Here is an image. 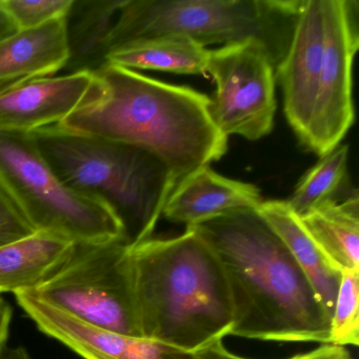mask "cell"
I'll return each instance as SVG.
<instances>
[{
	"mask_svg": "<svg viewBox=\"0 0 359 359\" xmlns=\"http://www.w3.org/2000/svg\"><path fill=\"white\" fill-rule=\"evenodd\" d=\"M31 134L46 161L69 188L111 210L129 247L151 238L175 189L161 159L138 147L60 126Z\"/></svg>",
	"mask_w": 359,
	"mask_h": 359,
	"instance_id": "cell-4",
	"label": "cell"
},
{
	"mask_svg": "<svg viewBox=\"0 0 359 359\" xmlns=\"http://www.w3.org/2000/svg\"><path fill=\"white\" fill-rule=\"evenodd\" d=\"M74 241L47 231L0 247V294L33 291L53 276L74 252Z\"/></svg>",
	"mask_w": 359,
	"mask_h": 359,
	"instance_id": "cell-16",
	"label": "cell"
},
{
	"mask_svg": "<svg viewBox=\"0 0 359 359\" xmlns=\"http://www.w3.org/2000/svg\"><path fill=\"white\" fill-rule=\"evenodd\" d=\"M325 49V0H302L291 43L275 70L287 123L302 144L312 118Z\"/></svg>",
	"mask_w": 359,
	"mask_h": 359,
	"instance_id": "cell-10",
	"label": "cell"
},
{
	"mask_svg": "<svg viewBox=\"0 0 359 359\" xmlns=\"http://www.w3.org/2000/svg\"><path fill=\"white\" fill-rule=\"evenodd\" d=\"M123 3L125 0H73L66 16V74L94 73L107 65V39Z\"/></svg>",
	"mask_w": 359,
	"mask_h": 359,
	"instance_id": "cell-17",
	"label": "cell"
},
{
	"mask_svg": "<svg viewBox=\"0 0 359 359\" xmlns=\"http://www.w3.org/2000/svg\"><path fill=\"white\" fill-rule=\"evenodd\" d=\"M194 353L197 359H247L229 352L222 339L214 340Z\"/></svg>",
	"mask_w": 359,
	"mask_h": 359,
	"instance_id": "cell-25",
	"label": "cell"
},
{
	"mask_svg": "<svg viewBox=\"0 0 359 359\" xmlns=\"http://www.w3.org/2000/svg\"><path fill=\"white\" fill-rule=\"evenodd\" d=\"M359 46L357 0H325V49L312 118L302 144L319 157L339 146L355 121L353 62Z\"/></svg>",
	"mask_w": 359,
	"mask_h": 359,
	"instance_id": "cell-9",
	"label": "cell"
},
{
	"mask_svg": "<svg viewBox=\"0 0 359 359\" xmlns=\"http://www.w3.org/2000/svg\"><path fill=\"white\" fill-rule=\"evenodd\" d=\"M262 201L254 184L224 177L207 165L175 187L163 215L170 222L190 226L236 210L257 209Z\"/></svg>",
	"mask_w": 359,
	"mask_h": 359,
	"instance_id": "cell-13",
	"label": "cell"
},
{
	"mask_svg": "<svg viewBox=\"0 0 359 359\" xmlns=\"http://www.w3.org/2000/svg\"><path fill=\"white\" fill-rule=\"evenodd\" d=\"M321 251L339 269L359 271L358 192L330 201L300 217Z\"/></svg>",
	"mask_w": 359,
	"mask_h": 359,
	"instance_id": "cell-18",
	"label": "cell"
},
{
	"mask_svg": "<svg viewBox=\"0 0 359 359\" xmlns=\"http://www.w3.org/2000/svg\"><path fill=\"white\" fill-rule=\"evenodd\" d=\"M18 32L11 18L0 8V41Z\"/></svg>",
	"mask_w": 359,
	"mask_h": 359,
	"instance_id": "cell-27",
	"label": "cell"
},
{
	"mask_svg": "<svg viewBox=\"0 0 359 359\" xmlns=\"http://www.w3.org/2000/svg\"><path fill=\"white\" fill-rule=\"evenodd\" d=\"M28 292L98 329L142 337L132 248L123 237L76 243L60 270Z\"/></svg>",
	"mask_w": 359,
	"mask_h": 359,
	"instance_id": "cell-7",
	"label": "cell"
},
{
	"mask_svg": "<svg viewBox=\"0 0 359 359\" xmlns=\"http://www.w3.org/2000/svg\"><path fill=\"white\" fill-rule=\"evenodd\" d=\"M36 231L0 187V247L20 241Z\"/></svg>",
	"mask_w": 359,
	"mask_h": 359,
	"instance_id": "cell-23",
	"label": "cell"
},
{
	"mask_svg": "<svg viewBox=\"0 0 359 359\" xmlns=\"http://www.w3.org/2000/svg\"><path fill=\"white\" fill-rule=\"evenodd\" d=\"M69 58L66 18L0 41V90L20 81L54 76Z\"/></svg>",
	"mask_w": 359,
	"mask_h": 359,
	"instance_id": "cell-14",
	"label": "cell"
},
{
	"mask_svg": "<svg viewBox=\"0 0 359 359\" xmlns=\"http://www.w3.org/2000/svg\"><path fill=\"white\" fill-rule=\"evenodd\" d=\"M289 359H354L344 346L335 344H321L306 354L296 355Z\"/></svg>",
	"mask_w": 359,
	"mask_h": 359,
	"instance_id": "cell-24",
	"label": "cell"
},
{
	"mask_svg": "<svg viewBox=\"0 0 359 359\" xmlns=\"http://www.w3.org/2000/svg\"><path fill=\"white\" fill-rule=\"evenodd\" d=\"M72 4L73 0H0V8L11 18L18 31H26L66 18Z\"/></svg>",
	"mask_w": 359,
	"mask_h": 359,
	"instance_id": "cell-22",
	"label": "cell"
},
{
	"mask_svg": "<svg viewBox=\"0 0 359 359\" xmlns=\"http://www.w3.org/2000/svg\"><path fill=\"white\" fill-rule=\"evenodd\" d=\"M12 320V308L0 294V351L7 346L10 325Z\"/></svg>",
	"mask_w": 359,
	"mask_h": 359,
	"instance_id": "cell-26",
	"label": "cell"
},
{
	"mask_svg": "<svg viewBox=\"0 0 359 359\" xmlns=\"http://www.w3.org/2000/svg\"><path fill=\"white\" fill-rule=\"evenodd\" d=\"M210 50L189 37L161 35L134 41L107 55V64L130 70L161 71L175 74H207Z\"/></svg>",
	"mask_w": 359,
	"mask_h": 359,
	"instance_id": "cell-19",
	"label": "cell"
},
{
	"mask_svg": "<svg viewBox=\"0 0 359 359\" xmlns=\"http://www.w3.org/2000/svg\"><path fill=\"white\" fill-rule=\"evenodd\" d=\"M187 228L222 262L234 311L230 335L331 344V318L287 245L257 209L236 210Z\"/></svg>",
	"mask_w": 359,
	"mask_h": 359,
	"instance_id": "cell-1",
	"label": "cell"
},
{
	"mask_svg": "<svg viewBox=\"0 0 359 359\" xmlns=\"http://www.w3.org/2000/svg\"><path fill=\"white\" fill-rule=\"evenodd\" d=\"M142 338L196 352L230 335L232 297L219 258L194 231L132 248Z\"/></svg>",
	"mask_w": 359,
	"mask_h": 359,
	"instance_id": "cell-3",
	"label": "cell"
},
{
	"mask_svg": "<svg viewBox=\"0 0 359 359\" xmlns=\"http://www.w3.org/2000/svg\"><path fill=\"white\" fill-rule=\"evenodd\" d=\"M348 147L340 144L302 176L287 201L296 215L302 217L325 203L342 198L340 194L348 180Z\"/></svg>",
	"mask_w": 359,
	"mask_h": 359,
	"instance_id": "cell-20",
	"label": "cell"
},
{
	"mask_svg": "<svg viewBox=\"0 0 359 359\" xmlns=\"http://www.w3.org/2000/svg\"><path fill=\"white\" fill-rule=\"evenodd\" d=\"M207 74L216 83L210 112L224 135L258 140L271 133L277 107L276 77L262 46L245 41L210 50Z\"/></svg>",
	"mask_w": 359,
	"mask_h": 359,
	"instance_id": "cell-8",
	"label": "cell"
},
{
	"mask_svg": "<svg viewBox=\"0 0 359 359\" xmlns=\"http://www.w3.org/2000/svg\"><path fill=\"white\" fill-rule=\"evenodd\" d=\"M258 213L287 245L332 318L342 272L325 256L287 201H262Z\"/></svg>",
	"mask_w": 359,
	"mask_h": 359,
	"instance_id": "cell-15",
	"label": "cell"
},
{
	"mask_svg": "<svg viewBox=\"0 0 359 359\" xmlns=\"http://www.w3.org/2000/svg\"><path fill=\"white\" fill-rule=\"evenodd\" d=\"M0 187L35 231L75 243L123 237L108 207L69 188L41 154L32 134L0 132Z\"/></svg>",
	"mask_w": 359,
	"mask_h": 359,
	"instance_id": "cell-6",
	"label": "cell"
},
{
	"mask_svg": "<svg viewBox=\"0 0 359 359\" xmlns=\"http://www.w3.org/2000/svg\"><path fill=\"white\" fill-rule=\"evenodd\" d=\"M300 5L302 0H125L107 39V53L167 34L189 37L205 48L256 41L276 70Z\"/></svg>",
	"mask_w": 359,
	"mask_h": 359,
	"instance_id": "cell-5",
	"label": "cell"
},
{
	"mask_svg": "<svg viewBox=\"0 0 359 359\" xmlns=\"http://www.w3.org/2000/svg\"><path fill=\"white\" fill-rule=\"evenodd\" d=\"M18 304L46 335L85 359H197L156 340L98 329L49 306L29 292L15 294Z\"/></svg>",
	"mask_w": 359,
	"mask_h": 359,
	"instance_id": "cell-11",
	"label": "cell"
},
{
	"mask_svg": "<svg viewBox=\"0 0 359 359\" xmlns=\"http://www.w3.org/2000/svg\"><path fill=\"white\" fill-rule=\"evenodd\" d=\"M94 73L37 77L0 90V132L31 134L57 126L81 106L95 85Z\"/></svg>",
	"mask_w": 359,
	"mask_h": 359,
	"instance_id": "cell-12",
	"label": "cell"
},
{
	"mask_svg": "<svg viewBox=\"0 0 359 359\" xmlns=\"http://www.w3.org/2000/svg\"><path fill=\"white\" fill-rule=\"evenodd\" d=\"M331 344L358 346L359 271H344L331 318Z\"/></svg>",
	"mask_w": 359,
	"mask_h": 359,
	"instance_id": "cell-21",
	"label": "cell"
},
{
	"mask_svg": "<svg viewBox=\"0 0 359 359\" xmlns=\"http://www.w3.org/2000/svg\"><path fill=\"white\" fill-rule=\"evenodd\" d=\"M0 359H32L29 353L22 346L9 348L6 346L0 351Z\"/></svg>",
	"mask_w": 359,
	"mask_h": 359,
	"instance_id": "cell-28",
	"label": "cell"
},
{
	"mask_svg": "<svg viewBox=\"0 0 359 359\" xmlns=\"http://www.w3.org/2000/svg\"><path fill=\"white\" fill-rule=\"evenodd\" d=\"M95 85L60 127L148 151L168 168L175 187L228 151L214 123L211 98L123 67L107 64Z\"/></svg>",
	"mask_w": 359,
	"mask_h": 359,
	"instance_id": "cell-2",
	"label": "cell"
}]
</instances>
